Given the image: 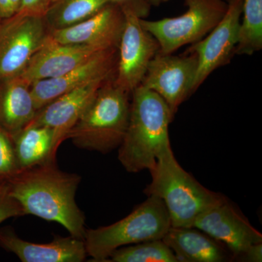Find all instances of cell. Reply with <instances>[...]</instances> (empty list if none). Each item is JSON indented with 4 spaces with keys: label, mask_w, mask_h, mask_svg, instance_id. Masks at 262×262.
<instances>
[{
    "label": "cell",
    "mask_w": 262,
    "mask_h": 262,
    "mask_svg": "<svg viewBox=\"0 0 262 262\" xmlns=\"http://www.w3.org/2000/svg\"><path fill=\"white\" fill-rule=\"evenodd\" d=\"M151 182L144 192L163 201L170 216L171 227H192L203 212L226 198L213 192L198 182L182 167L171 148L164 151L149 170Z\"/></svg>",
    "instance_id": "3957f363"
},
{
    "label": "cell",
    "mask_w": 262,
    "mask_h": 262,
    "mask_svg": "<svg viewBox=\"0 0 262 262\" xmlns=\"http://www.w3.org/2000/svg\"><path fill=\"white\" fill-rule=\"evenodd\" d=\"M120 5L125 24L118 46L114 81L131 94L142 82L150 61L160 48L155 37L141 26L144 12L127 2Z\"/></svg>",
    "instance_id": "52a82bcc"
},
{
    "label": "cell",
    "mask_w": 262,
    "mask_h": 262,
    "mask_svg": "<svg viewBox=\"0 0 262 262\" xmlns=\"http://www.w3.org/2000/svg\"><path fill=\"white\" fill-rule=\"evenodd\" d=\"M173 115L154 91L139 84L131 93L130 115L118 160L129 173L151 170L170 148L168 127Z\"/></svg>",
    "instance_id": "7a4b0ae2"
},
{
    "label": "cell",
    "mask_w": 262,
    "mask_h": 262,
    "mask_svg": "<svg viewBox=\"0 0 262 262\" xmlns=\"http://www.w3.org/2000/svg\"><path fill=\"white\" fill-rule=\"evenodd\" d=\"M101 51L103 50L84 45L61 44L48 35L20 77L30 84L39 80L56 78L74 70Z\"/></svg>",
    "instance_id": "9a60e30c"
},
{
    "label": "cell",
    "mask_w": 262,
    "mask_h": 262,
    "mask_svg": "<svg viewBox=\"0 0 262 262\" xmlns=\"http://www.w3.org/2000/svg\"><path fill=\"white\" fill-rule=\"evenodd\" d=\"M237 260L241 261L261 262L262 261V243L252 245L237 258Z\"/></svg>",
    "instance_id": "4316f807"
},
{
    "label": "cell",
    "mask_w": 262,
    "mask_h": 262,
    "mask_svg": "<svg viewBox=\"0 0 262 262\" xmlns=\"http://www.w3.org/2000/svg\"><path fill=\"white\" fill-rule=\"evenodd\" d=\"M44 17L18 13L0 24V82L20 77L46 42Z\"/></svg>",
    "instance_id": "ba28073f"
},
{
    "label": "cell",
    "mask_w": 262,
    "mask_h": 262,
    "mask_svg": "<svg viewBox=\"0 0 262 262\" xmlns=\"http://www.w3.org/2000/svg\"><path fill=\"white\" fill-rule=\"evenodd\" d=\"M243 20L234 55H247L262 48V0H244Z\"/></svg>",
    "instance_id": "44dd1931"
},
{
    "label": "cell",
    "mask_w": 262,
    "mask_h": 262,
    "mask_svg": "<svg viewBox=\"0 0 262 262\" xmlns=\"http://www.w3.org/2000/svg\"><path fill=\"white\" fill-rule=\"evenodd\" d=\"M20 171L11 136L0 126V180L8 181Z\"/></svg>",
    "instance_id": "603a6c76"
},
{
    "label": "cell",
    "mask_w": 262,
    "mask_h": 262,
    "mask_svg": "<svg viewBox=\"0 0 262 262\" xmlns=\"http://www.w3.org/2000/svg\"><path fill=\"white\" fill-rule=\"evenodd\" d=\"M114 76L98 90L67 134V139L80 149L106 154L121 145L128 124L131 94L115 83Z\"/></svg>",
    "instance_id": "277c9868"
},
{
    "label": "cell",
    "mask_w": 262,
    "mask_h": 262,
    "mask_svg": "<svg viewBox=\"0 0 262 262\" xmlns=\"http://www.w3.org/2000/svg\"><path fill=\"white\" fill-rule=\"evenodd\" d=\"M53 0H21L18 13L44 17Z\"/></svg>",
    "instance_id": "d4e9b609"
},
{
    "label": "cell",
    "mask_w": 262,
    "mask_h": 262,
    "mask_svg": "<svg viewBox=\"0 0 262 262\" xmlns=\"http://www.w3.org/2000/svg\"><path fill=\"white\" fill-rule=\"evenodd\" d=\"M2 23V20H1V18H0V24H1Z\"/></svg>",
    "instance_id": "f546056e"
},
{
    "label": "cell",
    "mask_w": 262,
    "mask_h": 262,
    "mask_svg": "<svg viewBox=\"0 0 262 262\" xmlns=\"http://www.w3.org/2000/svg\"><path fill=\"white\" fill-rule=\"evenodd\" d=\"M82 177L62 171L56 161L20 170L7 181L24 215L63 226L71 236L84 239L85 216L75 201Z\"/></svg>",
    "instance_id": "6da1fadb"
},
{
    "label": "cell",
    "mask_w": 262,
    "mask_h": 262,
    "mask_svg": "<svg viewBox=\"0 0 262 262\" xmlns=\"http://www.w3.org/2000/svg\"><path fill=\"white\" fill-rule=\"evenodd\" d=\"M105 262H179V260L163 239H155L117 248Z\"/></svg>",
    "instance_id": "7402d4cb"
},
{
    "label": "cell",
    "mask_w": 262,
    "mask_h": 262,
    "mask_svg": "<svg viewBox=\"0 0 262 262\" xmlns=\"http://www.w3.org/2000/svg\"><path fill=\"white\" fill-rule=\"evenodd\" d=\"M117 56L118 48L103 50L64 75L33 82L31 91L36 110L84 84L115 75Z\"/></svg>",
    "instance_id": "4fadbf2b"
},
{
    "label": "cell",
    "mask_w": 262,
    "mask_h": 262,
    "mask_svg": "<svg viewBox=\"0 0 262 262\" xmlns=\"http://www.w3.org/2000/svg\"><path fill=\"white\" fill-rule=\"evenodd\" d=\"M110 0H53L44 19L50 32L72 27L90 18Z\"/></svg>",
    "instance_id": "ffe728a7"
},
{
    "label": "cell",
    "mask_w": 262,
    "mask_h": 262,
    "mask_svg": "<svg viewBox=\"0 0 262 262\" xmlns=\"http://www.w3.org/2000/svg\"><path fill=\"white\" fill-rule=\"evenodd\" d=\"M37 112L27 81L18 77L0 82V126L10 136L29 125Z\"/></svg>",
    "instance_id": "ac0fdd59"
},
{
    "label": "cell",
    "mask_w": 262,
    "mask_h": 262,
    "mask_svg": "<svg viewBox=\"0 0 262 262\" xmlns=\"http://www.w3.org/2000/svg\"><path fill=\"white\" fill-rule=\"evenodd\" d=\"M124 24L121 5L110 3L90 18L67 28L51 31L49 35L61 44L84 45L99 50L118 48Z\"/></svg>",
    "instance_id": "5bb4252c"
},
{
    "label": "cell",
    "mask_w": 262,
    "mask_h": 262,
    "mask_svg": "<svg viewBox=\"0 0 262 262\" xmlns=\"http://www.w3.org/2000/svg\"><path fill=\"white\" fill-rule=\"evenodd\" d=\"M227 10L220 23L211 32L192 45L187 53L198 56V70L193 83L192 94L217 69L230 62L238 41L244 0H226Z\"/></svg>",
    "instance_id": "30bf717a"
},
{
    "label": "cell",
    "mask_w": 262,
    "mask_h": 262,
    "mask_svg": "<svg viewBox=\"0 0 262 262\" xmlns=\"http://www.w3.org/2000/svg\"><path fill=\"white\" fill-rule=\"evenodd\" d=\"M148 5H154V6H159L160 5L163 3H167L170 0H144Z\"/></svg>",
    "instance_id": "83f0119b"
},
{
    "label": "cell",
    "mask_w": 262,
    "mask_h": 262,
    "mask_svg": "<svg viewBox=\"0 0 262 262\" xmlns=\"http://www.w3.org/2000/svg\"><path fill=\"white\" fill-rule=\"evenodd\" d=\"M21 0H0V18L6 20L18 14Z\"/></svg>",
    "instance_id": "484cf974"
},
{
    "label": "cell",
    "mask_w": 262,
    "mask_h": 262,
    "mask_svg": "<svg viewBox=\"0 0 262 262\" xmlns=\"http://www.w3.org/2000/svg\"><path fill=\"white\" fill-rule=\"evenodd\" d=\"M198 64L194 53L181 56L158 53L150 61L140 84L159 95L174 116L179 106L192 94Z\"/></svg>",
    "instance_id": "9c48e42d"
},
{
    "label": "cell",
    "mask_w": 262,
    "mask_h": 262,
    "mask_svg": "<svg viewBox=\"0 0 262 262\" xmlns=\"http://www.w3.org/2000/svg\"><path fill=\"white\" fill-rule=\"evenodd\" d=\"M0 246L23 262H82L87 255L84 239L57 237L48 244H34L20 238L13 229H0Z\"/></svg>",
    "instance_id": "2e32d148"
},
{
    "label": "cell",
    "mask_w": 262,
    "mask_h": 262,
    "mask_svg": "<svg viewBox=\"0 0 262 262\" xmlns=\"http://www.w3.org/2000/svg\"><path fill=\"white\" fill-rule=\"evenodd\" d=\"M187 10L174 18L158 20L141 18L143 28L159 45L160 54H172L182 46L194 44L211 32L225 16L226 0H184Z\"/></svg>",
    "instance_id": "8992f818"
},
{
    "label": "cell",
    "mask_w": 262,
    "mask_h": 262,
    "mask_svg": "<svg viewBox=\"0 0 262 262\" xmlns=\"http://www.w3.org/2000/svg\"><path fill=\"white\" fill-rule=\"evenodd\" d=\"M20 170L56 161L52 156L53 131L39 125H27L11 136Z\"/></svg>",
    "instance_id": "d6986e66"
},
{
    "label": "cell",
    "mask_w": 262,
    "mask_h": 262,
    "mask_svg": "<svg viewBox=\"0 0 262 262\" xmlns=\"http://www.w3.org/2000/svg\"><path fill=\"white\" fill-rule=\"evenodd\" d=\"M110 1H111L112 3H119V4H121V3H125V2H126L127 0H110Z\"/></svg>",
    "instance_id": "f1b7e54d"
},
{
    "label": "cell",
    "mask_w": 262,
    "mask_h": 262,
    "mask_svg": "<svg viewBox=\"0 0 262 262\" xmlns=\"http://www.w3.org/2000/svg\"><path fill=\"white\" fill-rule=\"evenodd\" d=\"M112 77L84 84L61 95L38 110L29 125L48 127L53 131V158H56L58 147L67 139V134L91 102L98 90Z\"/></svg>",
    "instance_id": "7c38bea8"
},
{
    "label": "cell",
    "mask_w": 262,
    "mask_h": 262,
    "mask_svg": "<svg viewBox=\"0 0 262 262\" xmlns=\"http://www.w3.org/2000/svg\"><path fill=\"white\" fill-rule=\"evenodd\" d=\"M24 215L21 208L10 194L8 182L0 180V224L10 218Z\"/></svg>",
    "instance_id": "cb8c5ba5"
},
{
    "label": "cell",
    "mask_w": 262,
    "mask_h": 262,
    "mask_svg": "<svg viewBox=\"0 0 262 262\" xmlns=\"http://www.w3.org/2000/svg\"><path fill=\"white\" fill-rule=\"evenodd\" d=\"M163 241L179 262H224L233 259L218 241L195 227H170Z\"/></svg>",
    "instance_id": "e0dca14e"
},
{
    "label": "cell",
    "mask_w": 262,
    "mask_h": 262,
    "mask_svg": "<svg viewBox=\"0 0 262 262\" xmlns=\"http://www.w3.org/2000/svg\"><path fill=\"white\" fill-rule=\"evenodd\" d=\"M170 227V216L163 201L148 196L122 220L111 225L86 229L84 241L87 255L93 261L105 262L117 248L163 239Z\"/></svg>",
    "instance_id": "5b68a950"
},
{
    "label": "cell",
    "mask_w": 262,
    "mask_h": 262,
    "mask_svg": "<svg viewBox=\"0 0 262 262\" xmlns=\"http://www.w3.org/2000/svg\"><path fill=\"white\" fill-rule=\"evenodd\" d=\"M192 227L223 245L233 259H237L252 245L262 243L261 232L227 198L201 213Z\"/></svg>",
    "instance_id": "8fae6325"
}]
</instances>
